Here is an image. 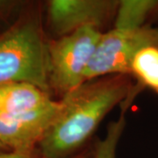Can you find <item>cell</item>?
I'll use <instances>...</instances> for the list:
<instances>
[{"label":"cell","mask_w":158,"mask_h":158,"mask_svg":"<svg viewBox=\"0 0 158 158\" xmlns=\"http://www.w3.org/2000/svg\"><path fill=\"white\" fill-rule=\"evenodd\" d=\"M127 75L85 81L61 98L53 123L37 147L40 158H70L82 152L98 125L118 103L133 98Z\"/></svg>","instance_id":"1"},{"label":"cell","mask_w":158,"mask_h":158,"mask_svg":"<svg viewBox=\"0 0 158 158\" xmlns=\"http://www.w3.org/2000/svg\"><path fill=\"white\" fill-rule=\"evenodd\" d=\"M48 40L39 11H28L0 34V85L27 83L51 94Z\"/></svg>","instance_id":"2"},{"label":"cell","mask_w":158,"mask_h":158,"mask_svg":"<svg viewBox=\"0 0 158 158\" xmlns=\"http://www.w3.org/2000/svg\"><path fill=\"white\" fill-rule=\"evenodd\" d=\"M86 27L48 40V85L61 98L85 82V72L102 35Z\"/></svg>","instance_id":"3"},{"label":"cell","mask_w":158,"mask_h":158,"mask_svg":"<svg viewBox=\"0 0 158 158\" xmlns=\"http://www.w3.org/2000/svg\"><path fill=\"white\" fill-rule=\"evenodd\" d=\"M158 47V27L135 29L113 27L103 33L85 72V81L112 75L130 76L131 63L141 48Z\"/></svg>","instance_id":"4"},{"label":"cell","mask_w":158,"mask_h":158,"mask_svg":"<svg viewBox=\"0 0 158 158\" xmlns=\"http://www.w3.org/2000/svg\"><path fill=\"white\" fill-rule=\"evenodd\" d=\"M119 1L52 0L48 3V22L57 37L86 27L99 29L114 20Z\"/></svg>","instance_id":"5"},{"label":"cell","mask_w":158,"mask_h":158,"mask_svg":"<svg viewBox=\"0 0 158 158\" xmlns=\"http://www.w3.org/2000/svg\"><path fill=\"white\" fill-rule=\"evenodd\" d=\"M60 101L53 107L25 116L0 115V144L10 151L34 153L56 116Z\"/></svg>","instance_id":"6"},{"label":"cell","mask_w":158,"mask_h":158,"mask_svg":"<svg viewBox=\"0 0 158 158\" xmlns=\"http://www.w3.org/2000/svg\"><path fill=\"white\" fill-rule=\"evenodd\" d=\"M57 101L50 94L27 83L0 85V115L25 116L53 107Z\"/></svg>","instance_id":"7"},{"label":"cell","mask_w":158,"mask_h":158,"mask_svg":"<svg viewBox=\"0 0 158 158\" xmlns=\"http://www.w3.org/2000/svg\"><path fill=\"white\" fill-rule=\"evenodd\" d=\"M158 13V1L123 0L118 2L114 28L135 29L149 25L148 21Z\"/></svg>","instance_id":"8"},{"label":"cell","mask_w":158,"mask_h":158,"mask_svg":"<svg viewBox=\"0 0 158 158\" xmlns=\"http://www.w3.org/2000/svg\"><path fill=\"white\" fill-rule=\"evenodd\" d=\"M130 76L138 82L139 88H147L158 94V47L141 48L131 63Z\"/></svg>","instance_id":"9"},{"label":"cell","mask_w":158,"mask_h":158,"mask_svg":"<svg viewBox=\"0 0 158 158\" xmlns=\"http://www.w3.org/2000/svg\"><path fill=\"white\" fill-rule=\"evenodd\" d=\"M126 120L122 114L119 118L108 125L104 139L98 141L93 151V158H116V149L123 133Z\"/></svg>","instance_id":"10"},{"label":"cell","mask_w":158,"mask_h":158,"mask_svg":"<svg viewBox=\"0 0 158 158\" xmlns=\"http://www.w3.org/2000/svg\"><path fill=\"white\" fill-rule=\"evenodd\" d=\"M22 6L21 2L12 0H0V20H5Z\"/></svg>","instance_id":"11"},{"label":"cell","mask_w":158,"mask_h":158,"mask_svg":"<svg viewBox=\"0 0 158 158\" xmlns=\"http://www.w3.org/2000/svg\"><path fill=\"white\" fill-rule=\"evenodd\" d=\"M0 158H40L38 152L21 153L15 151H6L0 154Z\"/></svg>","instance_id":"12"},{"label":"cell","mask_w":158,"mask_h":158,"mask_svg":"<svg viewBox=\"0 0 158 158\" xmlns=\"http://www.w3.org/2000/svg\"><path fill=\"white\" fill-rule=\"evenodd\" d=\"M70 158H93V152L92 151L85 150V151L79 153L77 156Z\"/></svg>","instance_id":"13"},{"label":"cell","mask_w":158,"mask_h":158,"mask_svg":"<svg viewBox=\"0 0 158 158\" xmlns=\"http://www.w3.org/2000/svg\"><path fill=\"white\" fill-rule=\"evenodd\" d=\"M6 151H8V149H7V148H6V147H4V146L0 145V154H2V153L6 152Z\"/></svg>","instance_id":"14"},{"label":"cell","mask_w":158,"mask_h":158,"mask_svg":"<svg viewBox=\"0 0 158 158\" xmlns=\"http://www.w3.org/2000/svg\"><path fill=\"white\" fill-rule=\"evenodd\" d=\"M0 145H1V144H0ZM2 146H3V145H2Z\"/></svg>","instance_id":"15"}]
</instances>
